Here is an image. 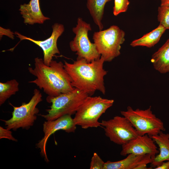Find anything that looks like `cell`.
<instances>
[{"instance_id":"3957f363","label":"cell","mask_w":169,"mask_h":169,"mask_svg":"<svg viewBox=\"0 0 169 169\" xmlns=\"http://www.w3.org/2000/svg\"><path fill=\"white\" fill-rule=\"evenodd\" d=\"M114 102L113 100L99 96H88L75 113V124L84 129L101 126L99 119Z\"/></svg>"},{"instance_id":"7a4b0ae2","label":"cell","mask_w":169,"mask_h":169,"mask_svg":"<svg viewBox=\"0 0 169 169\" xmlns=\"http://www.w3.org/2000/svg\"><path fill=\"white\" fill-rule=\"evenodd\" d=\"M101 56L89 62L84 59L77 57L73 63L65 61L64 68L72 79L73 86L91 96L98 90L105 93L104 77L107 71L103 68L105 62Z\"/></svg>"},{"instance_id":"ac0fdd59","label":"cell","mask_w":169,"mask_h":169,"mask_svg":"<svg viewBox=\"0 0 169 169\" xmlns=\"http://www.w3.org/2000/svg\"><path fill=\"white\" fill-rule=\"evenodd\" d=\"M111 0H87V7L95 24L100 30L103 26L102 23L104 8L106 3Z\"/></svg>"},{"instance_id":"e0dca14e","label":"cell","mask_w":169,"mask_h":169,"mask_svg":"<svg viewBox=\"0 0 169 169\" xmlns=\"http://www.w3.org/2000/svg\"><path fill=\"white\" fill-rule=\"evenodd\" d=\"M166 29L159 24L156 28L141 38L133 41L130 44L132 47L139 46L151 48L154 46L159 41Z\"/></svg>"},{"instance_id":"7c38bea8","label":"cell","mask_w":169,"mask_h":169,"mask_svg":"<svg viewBox=\"0 0 169 169\" xmlns=\"http://www.w3.org/2000/svg\"><path fill=\"white\" fill-rule=\"evenodd\" d=\"M159 153V151L154 140L151 136L146 134L138 135L122 145L120 154L123 156L130 154L140 155L149 154L152 159Z\"/></svg>"},{"instance_id":"52a82bcc","label":"cell","mask_w":169,"mask_h":169,"mask_svg":"<svg viewBox=\"0 0 169 169\" xmlns=\"http://www.w3.org/2000/svg\"><path fill=\"white\" fill-rule=\"evenodd\" d=\"M120 113L131 123L138 135L153 136L165 131L163 123L153 113L151 106L145 110H134L128 106Z\"/></svg>"},{"instance_id":"44dd1931","label":"cell","mask_w":169,"mask_h":169,"mask_svg":"<svg viewBox=\"0 0 169 169\" xmlns=\"http://www.w3.org/2000/svg\"><path fill=\"white\" fill-rule=\"evenodd\" d=\"M130 2L129 0H114V6L113 13L117 16L122 13L125 12L127 10Z\"/></svg>"},{"instance_id":"4fadbf2b","label":"cell","mask_w":169,"mask_h":169,"mask_svg":"<svg viewBox=\"0 0 169 169\" xmlns=\"http://www.w3.org/2000/svg\"><path fill=\"white\" fill-rule=\"evenodd\" d=\"M152 158L149 154L127 155L126 158L115 161H109L105 162L104 169H146L147 165L152 162Z\"/></svg>"},{"instance_id":"603a6c76","label":"cell","mask_w":169,"mask_h":169,"mask_svg":"<svg viewBox=\"0 0 169 169\" xmlns=\"http://www.w3.org/2000/svg\"><path fill=\"white\" fill-rule=\"evenodd\" d=\"M6 138L14 141H17V140L13 137L12 132L10 130L7 128L5 129L0 126V139Z\"/></svg>"},{"instance_id":"2e32d148","label":"cell","mask_w":169,"mask_h":169,"mask_svg":"<svg viewBox=\"0 0 169 169\" xmlns=\"http://www.w3.org/2000/svg\"><path fill=\"white\" fill-rule=\"evenodd\" d=\"M151 62L155 69L160 73L169 72V38L152 54Z\"/></svg>"},{"instance_id":"cb8c5ba5","label":"cell","mask_w":169,"mask_h":169,"mask_svg":"<svg viewBox=\"0 0 169 169\" xmlns=\"http://www.w3.org/2000/svg\"><path fill=\"white\" fill-rule=\"evenodd\" d=\"M13 34H14V33L11 31L9 29H5L0 27L1 37H2L3 35H5L13 39L14 37Z\"/></svg>"},{"instance_id":"d6986e66","label":"cell","mask_w":169,"mask_h":169,"mask_svg":"<svg viewBox=\"0 0 169 169\" xmlns=\"http://www.w3.org/2000/svg\"><path fill=\"white\" fill-rule=\"evenodd\" d=\"M19 83L15 79L0 82V105L4 104L12 95L19 90Z\"/></svg>"},{"instance_id":"8fae6325","label":"cell","mask_w":169,"mask_h":169,"mask_svg":"<svg viewBox=\"0 0 169 169\" xmlns=\"http://www.w3.org/2000/svg\"><path fill=\"white\" fill-rule=\"evenodd\" d=\"M52 28L53 31L51 35L49 38L44 40H34L22 35L17 32H15L14 33V34L20 38V40H29L40 47L43 52L44 62L47 65H49L52 60L53 57L55 54H60L57 46V41L64 30V25L58 23H54Z\"/></svg>"},{"instance_id":"5bb4252c","label":"cell","mask_w":169,"mask_h":169,"mask_svg":"<svg viewBox=\"0 0 169 169\" xmlns=\"http://www.w3.org/2000/svg\"><path fill=\"white\" fill-rule=\"evenodd\" d=\"M19 10L26 24H43L46 20L50 19L43 14L39 0H30L28 3L20 5Z\"/></svg>"},{"instance_id":"7402d4cb","label":"cell","mask_w":169,"mask_h":169,"mask_svg":"<svg viewBox=\"0 0 169 169\" xmlns=\"http://www.w3.org/2000/svg\"><path fill=\"white\" fill-rule=\"evenodd\" d=\"M105 162L96 152L94 153L90 164V169H104Z\"/></svg>"},{"instance_id":"484cf974","label":"cell","mask_w":169,"mask_h":169,"mask_svg":"<svg viewBox=\"0 0 169 169\" xmlns=\"http://www.w3.org/2000/svg\"><path fill=\"white\" fill-rule=\"evenodd\" d=\"M160 5L169 6V0H161Z\"/></svg>"},{"instance_id":"9c48e42d","label":"cell","mask_w":169,"mask_h":169,"mask_svg":"<svg viewBox=\"0 0 169 169\" xmlns=\"http://www.w3.org/2000/svg\"><path fill=\"white\" fill-rule=\"evenodd\" d=\"M105 136L112 142L122 145L138 135L131 123L124 116H116L100 122Z\"/></svg>"},{"instance_id":"9a60e30c","label":"cell","mask_w":169,"mask_h":169,"mask_svg":"<svg viewBox=\"0 0 169 169\" xmlns=\"http://www.w3.org/2000/svg\"><path fill=\"white\" fill-rule=\"evenodd\" d=\"M150 136L159 147V153L151 163V168L154 169L163 162L169 161V134L161 131L156 135Z\"/></svg>"},{"instance_id":"8992f818","label":"cell","mask_w":169,"mask_h":169,"mask_svg":"<svg viewBox=\"0 0 169 169\" xmlns=\"http://www.w3.org/2000/svg\"><path fill=\"white\" fill-rule=\"evenodd\" d=\"M42 97L40 91L35 89L33 95L28 103L23 102L18 107L10 103L13 109L12 117L7 120H1L4 122L6 128L14 131L20 128L28 130L33 126L39 111L37 106L42 101Z\"/></svg>"},{"instance_id":"277c9868","label":"cell","mask_w":169,"mask_h":169,"mask_svg":"<svg viewBox=\"0 0 169 169\" xmlns=\"http://www.w3.org/2000/svg\"><path fill=\"white\" fill-rule=\"evenodd\" d=\"M89 96L84 91L75 88L72 91L51 98H46L51 103L47 114L40 115L46 120H55L63 115L75 114L86 98Z\"/></svg>"},{"instance_id":"6da1fadb","label":"cell","mask_w":169,"mask_h":169,"mask_svg":"<svg viewBox=\"0 0 169 169\" xmlns=\"http://www.w3.org/2000/svg\"><path fill=\"white\" fill-rule=\"evenodd\" d=\"M34 61V68L29 67L28 69L36 79L28 82L34 84L40 89H43L48 95L46 98L70 92L75 88L62 62L52 60L47 65L44 63L43 59L38 57L36 58Z\"/></svg>"},{"instance_id":"ffe728a7","label":"cell","mask_w":169,"mask_h":169,"mask_svg":"<svg viewBox=\"0 0 169 169\" xmlns=\"http://www.w3.org/2000/svg\"><path fill=\"white\" fill-rule=\"evenodd\" d=\"M157 20L160 24L169 30V6L160 5L159 7Z\"/></svg>"},{"instance_id":"30bf717a","label":"cell","mask_w":169,"mask_h":169,"mask_svg":"<svg viewBox=\"0 0 169 169\" xmlns=\"http://www.w3.org/2000/svg\"><path fill=\"white\" fill-rule=\"evenodd\" d=\"M71 115H66L51 120H47L43 124L44 137L36 144L40 150L41 156L47 163L49 161L46 150L47 143L50 136L56 131L63 130L68 133H74L76 128Z\"/></svg>"},{"instance_id":"d4e9b609","label":"cell","mask_w":169,"mask_h":169,"mask_svg":"<svg viewBox=\"0 0 169 169\" xmlns=\"http://www.w3.org/2000/svg\"><path fill=\"white\" fill-rule=\"evenodd\" d=\"M155 169H169V161L163 162L160 166L154 168Z\"/></svg>"},{"instance_id":"5b68a950","label":"cell","mask_w":169,"mask_h":169,"mask_svg":"<svg viewBox=\"0 0 169 169\" xmlns=\"http://www.w3.org/2000/svg\"><path fill=\"white\" fill-rule=\"evenodd\" d=\"M125 35L124 31L115 25L94 33V43L105 62H110L120 54L121 45L125 40Z\"/></svg>"},{"instance_id":"ba28073f","label":"cell","mask_w":169,"mask_h":169,"mask_svg":"<svg viewBox=\"0 0 169 169\" xmlns=\"http://www.w3.org/2000/svg\"><path fill=\"white\" fill-rule=\"evenodd\" d=\"M91 30L90 24L79 18L76 27L72 29L75 37L69 43L71 50L76 52L77 57L84 59L89 62L98 59L101 57L95 44L92 43L88 38V32Z\"/></svg>"}]
</instances>
